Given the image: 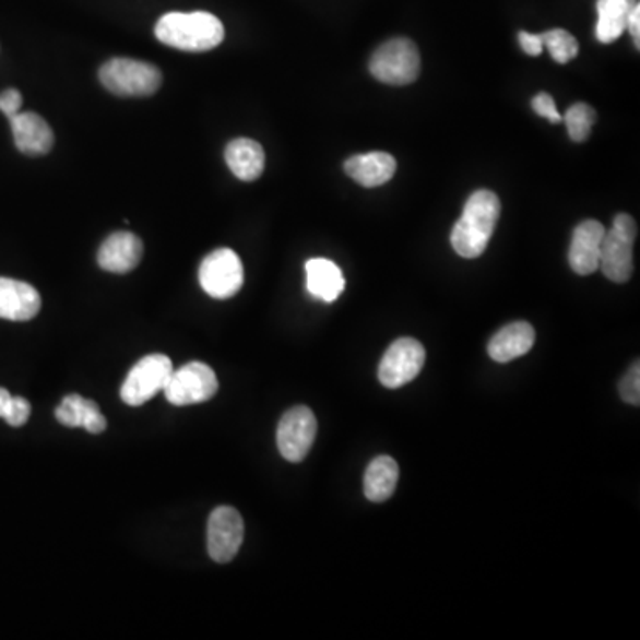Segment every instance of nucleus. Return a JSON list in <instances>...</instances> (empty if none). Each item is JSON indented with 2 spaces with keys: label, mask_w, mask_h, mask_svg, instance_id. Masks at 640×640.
Segmentation results:
<instances>
[{
  "label": "nucleus",
  "mask_w": 640,
  "mask_h": 640,
  "mask_svg": "<svg viewBox=\"0 0 640 640\" xmlns=\"http://www.w3.org/2000/svg\"><path fill=\"white\" fill-rule=\"evenodd\" d=\"M500 212L502 203L495 192L488 189L473 192L450 235L455 253L463 259L481 257L495 234Z\"/></svg>",
  "instance_id": "1"
},
{
  "label": "nucleus",
  "mask_w": 640,
  "mask_h": 640,
  "mask_svg": "<svg viewBox=\"0 0 640 640\" xmlns=\"http://www.w3.org/2000/svg\"><path fill=\"white\" fill-rule=\"evenodd\" d=\"M158 42L183 52H206L225 39L221 20L206 11L168 13L155 25Z\"/></svg>",
  "instance_id": "2"
},
{
  "label": "nucleus",
  "mask_w": 640,
  "mask_h": 640,
  "mask_svg": "<svg viewBox=\"0 0 640 640\" xmlns=\"http://www.w3.org/2000/svg\"><path fill=\"white\" fill-rule=\"evenodd\" d=\"M107 92L118 96H150L163 86V73L152 62L115 58L98 72Z\"/></svg>",
  "instance_id": "3"
},
{
  "label": "nucleus",
  "mask_w": 640,
  "mask_h": 640,
  "mask_svg": "<svg viewBox=\"0 0 640 640\" xmlns=\"http://www.w3.org/2000/svg\"><path fill=\"white\" fill-rule=\"evenodd\" d=\"M370 73L390 86H407L420 75V52L412 39L393 38L372 54Z\"/></svg>",
  "instance_id": "4"
},
{
  "label": "nucleus",
  "mask_w": 640,
  "mask_h": 640,
  "mask_svg": "<svg viewBox=\"0 0 640 640\" xmlns=\"http://www.w3.org/2000/svg\"><path fill=\"white\" fill-rule=\"evenodd\" d=\"M637 223L631 215L617 214L614 225L605 232L600 253V268L605 277L614 283L628 282L633 273V242Z\"/></svg>",
  "instance_id": "5"
},
{
  "label": "nucleus",
  "mask_w": 640,
  "mask_h": 640,
  "mask_svg": "<svg viewBox=\"0 0 640 640\" xmlns=\"http://www.w3.org/2000/svg\"><path fill=\"white\" fill-rule=\"evenodd\" d=\"M175 368L164 354H150L139 359L121 384V401L129 406H143L144 402L164 392Z\"/></svg>",
  "instance_id": "6"
},
{
  "label": "nucleus",
  "mask_w": 640,
  "mask_h": 640,
  "mask_svg": "<svg viewBox=\"0 0 640 640\" xmlns=\"http://www.w3.org/2000/svg\"><path fill=\"white\" fill-rule=\"evenodd\" d=\"M220 390V381L214 370L201 362H191L178 370H173L164 395L173 406H192L211 401Z\"/></svg>",
  "instance_id": "7"
},
{
  "label": "nucleus",
  "mask_w": 640,
  "mask_h": 640,
  "mask_svg": "<svg viewBox=\"0 0 640 640\" xmlns=\"http://www.w3.org/2000/svg\"><path fill=\"white\" fill-rule=\"evenodd\" d=\"M245 268L239 254L228 248L215 249L200 265V285L214 299H229L242 288Z\"/></svg>",
  "instance_id": "8"
},
{
  "label": "nucleus",
  "mask_w": 640,
  "mask_h": 640,
  "mask_svg": "<svg viewBox=\"0 0 640 640\" xmlns=\"http://www.w3.org/2000/svg\"><path fill=\"white\" fill-rule=\"evenodd\" d=\"M426 364V349L415 339H399L388 347L379 365V381L382 387H404L420 374Z\"/></svg>",
  "instance_id": "9"
},
{
  "label": "nucleus",
  "mask_w": 640,
  "mask_h": 640,
  "mask_svg": "<svg viewBox=\"0 0 640 640\" xmlns=\"http://www.w3.org/2000/svg\"><path fill=\"white\" fill-rule=\"evenodd\" d=\"M317 418L310 407L288 410L277 424L276 443L280 454L291 463H301L316 441Z\"/></svg>",
  "instance_id": "10"
},
{
  "label": "nucleus",
  "mask_w": 640,
  "mask_h": 640,
  "mask_svg": "<svg viewBox=\"0 0 640 640\" xmlns=\"http://www.w3.org/2000/svg\"><path fill=\"white\" fill-rule=\"evenodd\" d=\"M245 541V521L234 507L221 506L212 512L206 526V548L211 559L226 565L239 554Z\"/></svg>",
  "instance_id": "11"
},
{
  "label": "nucleus",
  "mask_w": 640,
  "mask_h": 640,
  "mask_svg": "<svg viewBox=\"0 0 640 640\" xmlns=\"http://www.w3.org/2000/svg\"><path fill=\"white\" fill-rule=\"evenodd\" d=\"M605 232V226L594 220L583 221L574 228L573 239L569 246V265L574 273L580 276L596 273Z\"/></svg>",
  "instance_id": "12"
},
{
  "label": "nucleus",
  "mask_w": 640,
  "mask_h": 640,
  "mask_svg": "<svg viewBox=\"0 0 640 640\" xmlns=\"http://www.w3.org/2000/svg\"><path fill=\"white\" fill-rule=\"evenodd\" d=\"M143 240L138 235L116 232L98 249V265L107 273H130L143 259Z\"/></svg>",
  "instance_id": "13"
},
{
  "label": "nucleus",
  "mask_w": 640,
  "mask_h": 640,
  "mask_svg": "<svg viewBox=\"0 0 640 640\" xmlns=\"http://www.w3.org/2000/svg\"><path fill=\"white\" fill-rule=\"evenodd\" d=\"M42 310V296L29 283L0 277V319L25 322Z\"/></svg>",
  "instance_id": "14"
},
{
  "label": "nucleus",
  "mask_w": 640,
  "mask_h": 640,
  "mask_svg": "<svg viewBox=\"0 0 640 640\" xmlns=\"http://www.w3.org/2000/svg\"><path fill=\"white\" fill-rule=\"evenodd\" d=\"M11 132L16 149L31 157L47 155L54 146V132L50 125L36 112H19L10 118Z\"/></svg>",
  "instance_id": "15"
},
{
  "label": "nucleus",
  "mask_w": 640,
  "mask_h": 640,
  "mask_svg": "<svg viewBox=\"0 0 640 640\" xmlns=\"http://www.w3.org/2000/svg\"><path fill=\"white\" fill-rule=\"evenodd\" d=\"M344 169L354 182L372 189L392 180L396 171V163L390 153L370 152L347 158Z\"/></svg>",
  "instance_id": "16"
},
{
  "label": "nucleus",
  "mask_w": 640,
  "mask_h": 640,
  "mask_svg": "<svg viewBox=\"0 0 640 640\" xmlns=\"http://www.w3.org/2000/svg\"><path fill=\"white\" fill-rule=\"evenodd\" d=\"M535 331L529 322H512L489 340L488 354L497 364H509L534 347Z\"/></svg>",
  "instance_id": "17"
},
{
  "label": "nucleus",
  "mask_w": 640,
  "mask_h": 640,
  "mask_svg": "<svg viewBox=\"0 0 640 640\" xmlns=\"http://www.w3.org/2000/svg\"><path fill=\"white\" fill-rule=\"evenodd\" d=\"M306 291L320 301L333 303L345 288V277L335 262L311 259L306 262Z\"/></svg>",
  "instance_id": "18"
},
{
  "label": "nucleus",
  "mask_w": 640,
  "mask_h": 640,
  "mask_svg": "<svg viewBox=\"0 0 640 640\" xmlns=\"http://www.w3.org/2000/svg\"><path fill=\"white\" fill-rule=\"evenodd\" d=\"M56 418L62 426L84 427L92 435H100L107 429L106 416L102 415L98 404L76 393L62 399L56 410Z\"/></svg>",
  "instance_id": "19"
},
{
  "label": "nucleus",
  "mask_w": 640,
  "mask_h": 640,
  "mask_svg": "<svg viewBox=\"0 0 640 640\" xmlns=\"http://www.w3.org/2000/svg\"><path fill=\"white\" fill-rule=\"evenodd\" d=\"M225 158L229 171L242 182H253L265 168V153L253 139H234L226 146Z\"/></svg>",
  "instance_id": "20"
},
{
  "label": "nucleus",
  "mask_w": 640,
  "mask_h": 640,
  "mask_svg": "<svg viewBox=\"0 0 640 640\" xmlns=\"http://www.w3.org/2000/svg\"><path fill=\"white\" fill-rule=\"evenodd\" d=\"M637 0H597L596 38L600 44H614L626 31V22Z\"/></svg>",
  "instance_id": "21"
},
{
  "label": "nucleus",
  "mask_w": 640,
  "mask_h": 640,
  "mask_svg": "<svg viewBox=\"0 0 640 640\" xmlns=\"http://www.w3.org/2000/svg\"><path fill=\"white\" fill-rule=\"evenodd\" d=\"M399 483V466L388 455L374 459L365 472L364 489L365 497L370 502H384L392 497Z\"/></svg>",
  "instance_id": "22"
},
{
  "label": "nucleus",
  "mask_w": 640,
  "mask_h": 640,
  "mask_svg": "<svg viewBox=\"0 0 640 640\" xmlns=\"http://www.w3.org/2000/svg\"><path fill=\"white\" fill-rule=\"evenodd\" d=\"M543 47L548 48L549 56L559 64H566L579 56V42L573 34L565 29H552L541 34Z\"/></svg>",
  "instance_id": "23"
},
{
  "label": "nucleus",
  "mask_w": 640,
  "mask_h": 640,
  "mask_svg": "<svg viewBox=\"0 0 640 640\" xmlns=\"http://www.w3.org/2000/svg\"><path fill=\"white\" fill-rule=\"evenodd\" d=\"M562 121L568 127L569 138L573 139L574 143H583L591 135V129L596 123V110L589 104L579 102L566 110Z\"/></svg>",
  "instance_id": "24"
},
{
  "label": "nucleus",
  "mask_w": 640,
  "mask_h": 640,
  "mask_svg": "<svg viewBox=\"0 0 640 640\" xmlns=\"http://www.w3.org/2000/svg\"><path fill=\"white\" fill-rule=\"evenodd\" d=\"M619 393H621L623 401L633 406L640 404V365L639 362L628 368L625 378L619 382Z\"/></svg>",
  "instance_id": "25"
},
{
  "label": "nucleus",
  "mask_w": 640,
  "mask_h": 640,
  "mask_svg": "<svg viewBox=\"0 0 640 640\" xmlns=\"http://www.w3.org/2000/svg\"><path fill=\"white\" fill-rule=\"evenodd\" d=\"M31 416V404L24 396H13L11 399L10 410L5 413L4 420L11 427H22L27 424Z\"/></svg>",
  "instance_id": "26"
},
{
  "label": "nucleus",
  "mask_w": 640,
  "mask_h": 640,
  "mask_svg": "<svg viewBox=\"0 0 640 640\" xmlns=\"http://www.w3.org/2000/svg\"><path fill=\"white\" fill-rule=\"evenodd\" d=\"M532 109L537 115L546 118V120L552 121V123H560L562 121V116H560L557 106H555L554 96L548 95V93H540V95L535 96L534 100H532Z\"/></svg>",
  "instance_id": "27"
},
{
  "label": "nucleus",
  "mask_w": 640,
  "mask_h": 640,
  "mask_svg": "<svg viewBox=\"0 0 640 640\" xmlns=\"http://www.w3.org/2000/svg\"><path fill=\"white\" fill-rule=\"evenodd\" d=\"M22 93L19 90H5V92L0 93V110L4 112L8 118L11 116L19 115L20 109H22Z\"/></svg>",
  "instance_id": "28"
},
{
  "label": "nucleus",
  "mask_w": 640,
  "mask_h": 640,
  "mask_svg": "<svg viewBox=\"0 0 640 640\" xmlns=\"http://www.w3.org/2000/svg\"><path fill=\"white\" fill-rule=\"evenodd\" d=\"M518 42H520V47L523 48V52L529 54V56H540L545 47H543V39H541V34H532L526 33V31H521L518 34Z\"/></svg>",
  "instance_id": "29"
},
{
  "label": "nucleus",
  "mask_w": 640,
  "mask_h": 640,
  "mask_svg": "<svg viewBox=\"0 0 640 640\" xmlns=\"http://www.w3.org/2000/svg\"><path fill=\"white\" fill-rule=\"evenodd\" d=\"M626 31H630L631 38L636 42L637 50L640 48V4L637 2L631 10L628 22H626Z\"/></svg>",
  "instance_id": "30"
},
{
  "label": "nucleus",
  "mask_w": 640,
  "mask_h": 640,
  "mask_svg": "<svg viewBox=\"0 0 640 640\" xmlns=\"http://www.w3.org/2000/svg\"><path fill=\"white\" fill-rule=\"evenodd\" d=\"M11 399L13 395L5 388H0V418H4L5 413L10 410Z\"/></svg>",
  "instance_id": "31"
}]
</instances>
